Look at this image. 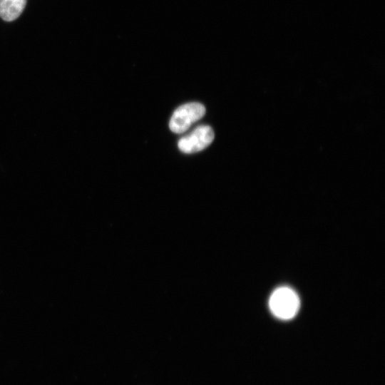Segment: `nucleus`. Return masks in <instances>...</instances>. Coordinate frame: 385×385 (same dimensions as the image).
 Wrapping results in <instances>:
<instances>
[{"label":"nucleus","instance_id":"f257e3e1","mask_svg":"<svg viewBox=\"0 0 385 385\" xmlns=\"http://www.w3.org/2000/svg\"><path fill=\"white\" fill-rule=\"evenodd\" d=\"M270 308L277 317L289 319L295 316L299 307V299L296 292L287 287L277 288L269 300Z\"/></svg>","mask_w":385,"mask_h":385},{"label":"nucleus","instance_id":"f03ea898","mask_svg":"<svg viewBox=\"0 0 385 385\" xmlns=\"http://www.w3.org/2000/svg\"><path fill=\"white\" fill-rule=\"evenodd\" d=\"M205 113V106L200 103H188L178 107L172 115L169 128L172 132L181 133L186 131Z\"/></svg>","mask_w":385,"mask_h":385},{"label":"nucleus","instance_id":"7ed1b4c3","mask_svg":"<svg viewBox=\"0 0 385 385\" xmlns=\"http://www.w3.org/2000/svg\"><path fill=\"white\" fill-rule=\"evenodd\" d=\"M215 134L209 125H200L178 141L180 151L194 153L207 148L214 140Z\"/></svg>","mask_w":385,"mask_h":385},{"label":"nucleus","instance_id":"20e7f679","mask_svg":"<svg viewBox=\"0 0 385 385\" xmlns=\"http://www.w3.org/2000/svg\"><path fill=\"white\" fill-rule=\"evenodd\" d=\"M26 0H0V16L6 21L16 19L23 11Z\"/></svg>","mask_w":385,"mask_h":385}]
</instances>
